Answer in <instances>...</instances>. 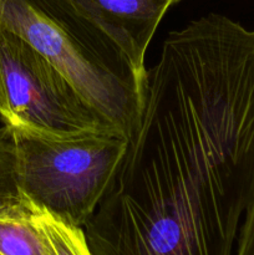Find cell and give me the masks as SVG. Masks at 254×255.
<instances>
[{"instance_id": "10", "label": "cell", "mask_w": 254, "mask_h": 255, "mask_svg": "<svg viewBox=\"0 0 254 255\" xmlns=\"http://www.w3.org/2000/svg\"><path fill=\"white\" fill-rule=\"evenodd\" d=\"M0 120H1L4 125L6 124L7 121V110H6V106H5L4 97H2L1 86H0Z\"/></svg>"}, {"instance_id": "3", "label": "cell", "mask_w": 254, "mask_h": 255, "mask_svg": "<svg viewBox=\"0 0 254 255\" xmlns=\"http://www.w3.org/2000/svg\"><path fill=\"white\" fill-rule=\"evenodd\" d=\"M10 128L22 196L84 228L114 179L128 137L117 129L59 137Z\"/></svg>"}, {"instance_id": "7", "label": "cell", "mask_w": 254, "mask_h": 255, "mask_svg": "<svg viewBox=\"0 0 254 255\" xmlns=\"http://www.w3.org/2000/svg\"><path fill=\"white\" fill-rule=\"evenodd\" d=\"M32 217L41 231L51 255H92L84 229L31 203Z\"/></svg>"}, {"instance_id": "6", "label": "cell", "mask_w": 254, "mask_h": 255, "mask_svg": "<svg viewBox=\"0 0 254 255\" xmlns=\"http://www.w3.org/2000/svg\"><path fill=\"white\" fill-rule=\"evenodd\" d=\"M0 255H51L29 199L19 208L0 211Z\"/></svg>"}, {"instance_id": "9", "label": "cell", "mask_w": 254, "mask_h": 255, "mask_svg": "<svg viewBox=\"0 0 254 255\" xmlns=\"http://www.w3.org/2000/svg\"><path fill=\"white\" fill-rule=\"evenodd\" d=\"M234 255H254V196L244 213Z\"/></svg>"}, {"instance_id": "5", "label": "cell", "mask_w": 254, "mask_h": 255, "mask_svg": "<svg viewBox=\"0 0 254 255\" xmlns=\"http://www.w3.org/2000/svg\"><path fill=\"white\" fill-rule=\"evenodd\" d=\"M126 55L146 84V52L164 14L182 0H70Z\"/></svg>"}, {"instance_id": "2", "label": "cell", "mask_w": 254, "mask_h": 255, "mask_svg": "<svg viewBox=\"0 0 254 255\" xmlns=\"http://www.w3.org/2000/svg\"><path fill=\"white\" fill-rule=\"evenodd\" d=\"M0 29L21 37L127 137L138 126L146 84L126 55L70 0H0Z\"/></svg>"}, {"instance_id": "1", "label": "cell", "mask_w": 254, "mask_h": 255, "mask_svg": "<svg viewBox=\"0 0 254 255\" xmlns=\"http://www.w3.org/2000/svg\"><path fill=\"white\" fill-rule=\"evenodd\" d=\"M253 196L254 29L211 12L164 39L82 229L92 255H234Z\"/></svg>"}, {"instance_id": "8", "label": "cell", "mask_w": 254, "mask_h": 255, "mask_svg": "<svg viewBox=\"0 0 254 255\" xmlns=\"http://www.w3.org/2000/svg\"><path fill=\"white\" fill-rule=\"evenodd\" d=\"M26 202L17 186L11 128L4 125L0 128V211L19 208Z\"/></svg>"}, {"instance_id": "4", "label": "cell", "mask_w": 254, "mask_h": 255, "mask_svg": "<svg viewBox=\"0 0 254 255\" xmlns=\"http://www.w3.org/2000/svg\"><path fill=\"white\" fill-rule=\"evenodd\" d=\"M0 86L7 110L5 126L59 137L116 129L49 60L2 29Z\"/></svg>"}]
</instances>
